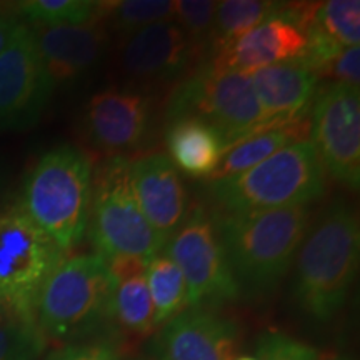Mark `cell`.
<instances>
[{
  "label": "cell",
  "mask_w": 360,
  "mask_h": 360,
  "mask_svg": "<svg viewBox=\"0 0 360 360\" xmlns=\"http://www.w3.org/2000/svg\"><path fill=\"white\" fill-rule=\"evenodd\" d=\"M307 132L309 124L305 119L289 124L264 125V127L247 135L245 139H242L240 142L233 143L209 180L212 182V180H220L245 172V170L255 167L260 162L277 154L283 147L305 141Z\"/></svg>",
  "instance_id": "44dd1931"
},
{
  "label": "cell",
  "mask_w": 360,
  "mask_h": 360,
  "mask_svg": "<svg viewBox=\"0 0 360 360\" xmlns=\"http://www.w3.org/2000/svg\"><path fill=\"white\" fill-rule=\"evenodd\" d=\"M148 360H155V359H154V357H152V359H148Z\"/></svg>",
  "instance_id": "74e56055"
},
{
  "label": "cell",
  "mask_w": 360,
  "mask_h": 360,
  "mask_svg": "<svg viewBox=\"0 0 360 360\" xmlns=\"http://www.w3.org/2000/svg\"><path fill=\"white\" fill-rule=\"evenodd\" d=\"M162 250L182 272L187 287V309L214 310L240 297L214 214L205 205L197 204L188 209L184 222Z\"/></svg>",
  "instance_id": "9c48e42d"
},
{
  "label": "cell",
  "mask_w": 360,
  "mask_h": 360,
  "mask_svg": "<svg viewBox=\"0 0 360 360\" xmlns=\"http://www.w3.org/2000/svg\"><path fill=\"white\" fill-rule=\"evenodd\" d=\"M92 180L89 155L64 143L45 152L22 186V209L67 255L87 233Z\"/></svg>",
  "instance_id": "277c9868"
},
{
  "label": "cell",
  "mask_w": 360,
  "mask_h": 360,
  "mask_svg": "<svg viewBox=\"0 0 360 360\" xmlns=\"http://www.w3.org/2000/svg\"><path fill=\"white\" fill-rule=\"evenodd\" d=\"M130 182L148 224L167 242L191 209L179 170L167 155L148 154L130 162Z\"/></svg>",
  "instance_id": "2e32d148"
},
{
  "label": "cell",
  "mask_w": 360,
  "mask_h": 360,
  "mask_svg": "<svg viewBox=\"0 0 360 360\" xmlns=\"http://www.w3.org/2000/svg\"><path fill=\"white\" fill-rule=\"evenodd\" d=\"M110 299L112 276L105 260L96 252L67 255L40 290L35 326L45 342L60 345L112 340Z\"/></svg>",
  "instance_id": "3957f363"
},
{
  "label": "cell",
  "mask_w": 360,
  "mask_h": 360,
  "mask_svg": "<svg viewBox=\"0 0 360 360\" xmlns=\"http://www.w3.org/2000/svg\"><path fill=\"white\" fill-rule=\"evenodd\" d=\"M232 360H259V359L254 357V355H240V357L232 359Z\"/></svg>",
  "instance_id": "e575fe53"
},
{
  "label": "cell",
  "mask_w": 360,
  "mask_h": 360,
  "mask_svg": "<svg viewBox=\"0 0 360 360\" xmlns=\"http://www.w3.org/2000/svg\"><path fill=\"white\" fill-rule=\"evenodd\" d=\"M20 24L22 20L15 11V7L0 6V53L4 52V49L11 42L17 27Z\"/></svg>",
  "instance_id": "1f68e13d"
},
{
  "label": "cell",
  "mask_w": 360,
  "mask_h": 360,
  "mask_svg": "<svg viewBox=\"0 0 360 360\" xmlns=\"http://www.w3.org/2000/svg\"><path fill=\"white\" fill-rule=\"evenodd\" d=\"M323 74L330 75L334 82L359 87L360 84V47L344 49Z\"/></svg>",
  "instance_id": "4dcf8cb0"
},
{
  "label": "cell",
  "mask_w": 360,
  "mask_h": 360,
  "mask_svg": "<svg viewBox=\"0 0 360 360\" xmlns=\"http://www.w3.org/2000/svg\"><path fill=\"white\" fill-rule=\"evenodd\" d=\"M45 360H122V354L112 340L98 339L60 345Z\"/></svg>",
  "instance_id": "f546056e"
},
{
  "label": "cell",
  "mask_w": 360,
  "mask_h": 360,
  "mask_svg": "<svg viewBox=\"0 0 360 360\" xmlns=\"http://www.w3.org/2000/svg\"><path fill=\"white\" fill-rule=\"evenodd\" d=\"M53 89L32 29L22 22L0 53V129H24L37 122Z\"/></svg>",
  "instance_id": "8fae6325"
},
{
  "label": "cell",
  "mask_w": 360,
  "mask_h": 360,
  "mask_svg": "<svg viewBox=\"0 0 360 360\" xmlns=\"http://www.w3.org/2000/svg\"><path fill=\"white\" fill-rule=\"evenodd\" d=\"M314 24L344 49L360 44V2L359 0H328L315 4Z\"/></svg>",
  "instance_id": "484cf974"
},
{
  "label": "cell",
  "mask_w": 360,
  "mask_h": 360,
  "mask_svg": "<svg viewBox=\"0 0 360 360\" xmlns=\"http://www.w3.org/2000/svg\"><path fill=\"white\" fill-rule=\"evenodd\" d=\"M193 117L217 129L231 148L264 127V117L249 75L215 69L204 62L170 94L165 122Z\"/></svg>",
  "instance_id": "ba28073f"
},
{
  "label": "cell",
  "mask_w": 360,
  "mask_h": 360,
  "mask_svg": "<svg viewBox=\"0 0 360 360\" xmlns=\"http://www.w3.org/2000/svg\"><path fill=\"white\" fill-rule=\"evenodd\" d=\"M45 340L34 327L13 322L0 326V360H39Z\"/></svg>",
  "instance_id": "83f0119b"
},
{
  "label": "cell",
  "mask_w": 360,
  "mask_h": 360,
  "mask_svg": "<svg viewBox=\"0 0 360 360\" xmlns=\"http://www.w3.org/2000/svg\"><path fill=\"white\" fill-rule=\"evenodd\" d=\"M67 257L19 202L0 210V299L24 326H35L44 283Z\"/></svg>",
  "instance_id": "52a82bcc"
},
{
  "label": "cell",
  "mask_w": 360,
  "mask_h": 360,
  "mask_svg": "<svg viewBox=\"0 0 360 360\" xmlns=\"http://www.w3.org/2000/svg\"><path fill=\"white\" fill-rule=\"evenodd\" d=\"M212 214L240 292L264 295L276 289L290 269L309 231V207H283L250 214Z\"/></svg>",
  "instance_id": "7a4b0ae2"
},
{
  "label": "cell",
  "mask_w": 360,
  "mask_h": 360,
  "mask_svg": "<svg viewBox=\"0 0 360 360\" xmlns=\"http://www.w3.org/2000/svg\"><path fill=\"white\" fill-rule=\"evenodd\" d=\"M247 75L259 101L265 125L305 119L317 92L319 77L302 62L267 65Z\"/></svg>",
  "instance_id": "d6986e66"
},
{
  "label": "cell",
  "mask_w": 360,
  "mask_h": 360,
  "mask_svg": "<svg viewBox=\"0 0 360 360\" xmlns=\"http://www.w3.org/2000/svg\"><path fill=\"white\" fill-rule=\"evenodd\" d=\"M32 32L42 64L56 87L96 69L109 40L107 29L97 19L80 25L37 27Z\"/></svg>",
  "instance_id": "e0dca14e"
},
{
  "label": "cell",
  "mask_w": 360,
  "mask_h": 360,
  "mask_svg": "<svg viewBox=\"0 0 360 360\" xmlns=\"http://www.w3.org/2000/svg\"><path fill=\"white\" fill-rule=\"evenodd\" d=\"M24 24L37 27L80 25L97 19L101 2L92 0H27L15 4Z\"/></svg>",
  "instance_id": "d4e9b609"
},
{
  "label": "cell",
  "mask_w": 360,
  "mask_h": 360,
  "mask_svg": "<svg viewBox=\"0 0 360 360\" xmlns=\"http://www.w3.org/2000/svg\"><path fill=\"white\" fill-rule=\"evenodd\" d=\"M8 184H11V180H8L7 169L4 167L2 164H0V210L4 209V204H6L7 192H8Z\"/></svg>",
  "instance_id": "d6a6232c"
},
{
  "label": "cell",
  "mask_w": 360,
  "mask_h": 360,
  "mask_svg": "<svg viewBox=\"0 0 360 360\" xmlns=\"http://www.w3.org/2000/svg\"><path fill=\"white\" fill-rule=\"evenodd\" d=\"M146 276L154 305L155 327H162L187 309L186 281L180 269L164 250L148 260Z\"/></svg>",
  "instance_id": "603a6c76"
},
{
  "label": "cell",
  "mask_w": 360,
  "mask_h": 360,
  "mask_svg": "<svg viewBox=\"0 0 360 360\" xmlns=\"http://www.w3.org/2000/svg\"><path fill=\"white\" fill-rule=\"evenodd\" d=\"M327 360H352V359L347 357V355H335V357H330Z\"/></svg>",
  "instance_id": "d590c367"
},
{
  "label": "cell",
  "mask_w": 360,
  "mask_h": 360,
  "mask_svg": "<svg viewBox=\"0 0 360 360\" xmlns=\"http://www.w3.org/2000/svg\"><path fill=\"white\" fill-rule=\"evenodd\" d=\"M87 233L97 255L105 260H150L165 242L139 207L130 182V162L109 157L94 169Z\"/></svg>",
  "instance_id": "8992f818"
},
{
  "label": "cell",
  "mask_w": 360,
  "mask_h": 360,
  "mask_svg": "<svg viewBox=\"0 0 360 360\" xmlns=\"http://www.w3.org/2000/svg\"><path fill=\"white\" fill-rule=\"evenodd\" d=\"M302 17L304 6H283L232 45L212 56L207 64L215 69L249 74L267 65L300 60L307 45Z\"/></svg>",
  "instance_id": "4fadbf2b"
},
{
  "label": "cell",
  "mask_w": 360,
  "mask_h": 360,
  "mask_svg": "<svg viewBox=\"0 0 360 360\" xmlns=\"http://www.w3.org/2000/svg\"><path fill=\"white\" fill-rule=\"evenodd\" d=\"M202 56L174 20L157 22L130 34L122 45L120 65L139 84H169L191 70Z\"/></svg>",
  "instance_id": "5bb4252c"
},
{
  "label": "cell",
  "mask_w": 360,
  "mask_h": 360,
  "mask_svg": "<svg viewBox=\"0 0 360 360\" xmlns=\"http://www.w3.org/2000/svg\"><path fill=\"white\" fill-rule=\"evenodd\" d=\"M150 117V97L141 90L109 87L94 94L85 103L80 132L96 150L122 157L146 141Z\"/></svg>",
  "instance_id": "7c38bea8"
},
{
  "label": "cell",
  "mask_w": 360,
  "mask_h": 360,
  "mask_svg": "<svg viewBox=\"0 0 360 360\" xmlns=\"http://www.w3.org/2000/svg\"><path fill=\"white\" fill-rule=\"evenodd\" d=\"M326 169L312 142L283 147L245 172L212 180L209 195L220 214H250L305 205L326 193Z\"/></svg>",
  "instance_id": "5b68a950"
},
{
  "label": "cell",
  "mask_w": 360,
  "mask_h": 360,
  "mask_svg": "<svg viewBox=\"0 0 360 360\" xmlns=\"http://www.w3.org/2000/svg\"><path fill=\"white\" fill-rule=\"evenodd\" d=\"M13 322H19V321H17L15 315L12 314V310L7 307V304L0 299V326H7V323H13ZM19 323H22V322H19Z\"/></svg>",
  "instance_id": "836d02e7"
},
{
  "label": "cell",
  "mask_w": 360,
  "mask_h": 360,
  "mask_svg": "<svg viewBox=\"0 0 360 360\" xmlns=\"http://www.w3.org/2000/svg\"><path fill=\"white\" fill-rule=\"evenodd\" d=\"M217 2L210 0H180L174 2L172 20L184 29L192 44L202 52L209 47Z\"/></svg>",
  "instance_id": "4316f807"
},
{
  "label": "cell",
  "mask_w": 360,
  "mask_h": 360,
  "mask_svg": "<svg viewBox=\"0 0 360 360\" xmlns=\"http://www.w3.org/2000/svg\"><path fill=\"white\" fill-rule=\"evenodd\" d=\"M174 2L169 0H124L101 2L97 20L117 34L129 35L157 22L172 20Z\"/></svg>",
  "instance_id": "cb8c5ba5"
},
{
  "label": "cell",
  "mask_w": 360,
  "mask_h": 360,
  "mask_svg": "<svg viewBox=\"0 0 360 360\" xmlns=\"http://www.w3.org/2000/svg\"><path fill=\"white\" fill-rule=\"evenodd\" d=\"M259 360H321L319 350L282 332H264L257 339Z\"/></svg>",
  "instance_id": "f1b7e54d"
},
{
  "label": "cell",
  "mask_w": 360,
  "mask_h": 360,
  "mask_svg": "<svg viewBox=\"0 0 360 360\" xmlns=\"http://www.w3.org/2000/svg\"><path fill=\"white\" fill-rule=\"evenodd\" d=\"M164 142L175 169L193 179L212 177L229 150L227 141L217 129L193 117L165 122Z\"/></svg>",
  "instance_id": "ffe728a7"
},
{
  "label": "cell",
  "mask_w": 360,
  "mask_h": 360,
  "mask_svg": "<svg viewBox=\"0 0 360 360\" xmlns=\"http://www.w3.org/2000/svg\"><path fill=\"white\" fill-rule=\"evenodd\" d=\"M130 360H142V359H130Z\"/></svg>",
  "instance_id": "8d00e7d4"
},
{
  "label": "cell",
  "mask_w": 360,
  "mask_h": 360,
  "mask_svg": "<svg viewBox=\"0 0 360 360\" xmlns=\"http://www.w3.org/2000/svg\"><path fill=\"white\" fill-rule=\"evenodd\" d=\"M240 330L232 319L209 309H186L155 340V360H232Z\"/></svg>",
  "instance_id": "9a60e30c"
},
{
  "label": "cell",
  "mask_w": 360,
  "mask_h": 360,
  "mask_svg": "<svg viewBox=\"0 0 360 360\" xmlns=\"http://www.w3.org/2000/svg\"><path fill=\"white\" fill-rule=\"evenodd\" d=\"M107 265L112 276V340L120 350L122 342H141L157 328L147 287V260L125 257L107 260Z\"/></svg>",
  "instance_id": "ac0fdd59"
},
{
  "label": "cell",
  "mask_w": 360,
  "mask_h": 360,
  "mask_svg": "<svg viewBox=\"0 0 360 360\" xmlns=\"http://www.w3.org/2000/svg\"><path fill=\"white\" fill-rule=\"evenodd\" d=\"M360 224L354 207L334 200L305 233L295 255L292 295L310 321L327 323L344 309L357 277Z\"/></svg>",
  "instance_id": "6da1fadb"
},
{
  "label": "cell",
  "mask_w": 360,
  "mask_h": 360,
  "mask_svg": "<svg viewBox=\"0 0 360 360\" xmlns=\"http://www.w3.org/2000/svg\"><path fill=\"white\" fill-rule=\"evenodd\" d=\"M283 6L285 4L272 2V0H224V2H217L209 44L212 56L232 45L260 22L281 11Z\"/></svg>",
  "instance_id": "7402d4cb"
},
{
  "label": "cell",
  "mask_w": 360,
  "mask_h": 360,
  "mask_svg": "<svg viewBox=\"0 0 360 360\" xmlns=\"http://www.w3.org/2000/svg\"><path fill=\"white\" fill-rule=\"evenodd\" d=\"M309 132L323 169L332 179L359 191L360 186V94L359 87L330 82L312 105Z\"/></svg>",
  "instance_id": "30bf717a"
}]
</instances>
